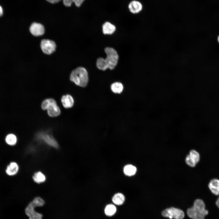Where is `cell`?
I'll return each mask as SVG.
<instances>
[{
  "label": "cell",
  "instance_id": "20",
  "mask_svg": "<svg viewBox=\"0 0 219 219\" xmlns=\"http://www.w3.org/2000/svg\"><path fill=\"white\" fill-rule=\"evenodd\" d=\"M5 141L6 143L9 145L14 146L17 142V138L16 136L12 134L7 135L5 137Z\"/></svg>",
  "mask_w": 219,
  "mask_h": 219
},
{
  "label": "cell",
  "instance_id": "24",
  "mask_svg": "<svg viewBox=\"0 0 219 219\" xmlns=\"http://www.w3.org/2000/svg\"><path fill=\"white\" fill-rule=\"evenodd\" d=\"M48 2L52 3L54 4L58 2L61 0H46Z\"/></svg>",
  "mask_w": 219,
  "mask_h": 219
},
{
  "label": "cell",
  "instance_id": "18",
  "mask_svg": "<svg viewBox=\"0 0 219 219\" xmlns=\"http://www.w3.org/2000/svg\"><path fill=\"white\" fill-rule=\"evenodd\" d=\"M33 179L36 183H40L44 182L46 178L42 172L39 171L34 173L33 176Z\"/></svg>",
  "mask_w": 219,
  "mask_h": 219
},
{
  "label": "cell",
  "instance_id": "5",
  "mask_svg": "<svg viewBox=\"0 0 219 219\" xmlns=\"http://www.w3.org/2000/svg\"><path fill=\"white\" fill-rule=\"evenodd\" d=\"M41 108L44 110H47L48 115L52 117L58 116L61 113V110L56 101L53 99L44 100L41 104Z\"/></svg>",
  "mask_w": 219,
  "mask_h": 219
},
{
  "label": "cell",
  "instance_id": "8",
  "mask_svg": "<svg viewBox=\"0 0 219 219\" xmlns=\"http://www.w3.org/2000/svg\"><path fill=\"white\" fill-rule=\"evenodd\" d=\"M38 137L48 145L55 148H58L59 145L57 143L51 135L44 133H41L38 135Z\"/></svg>",
  "mask_w": 219,
  "mask_h": 219
},
{
  "label": "cell",
  "instance_id": "4",
  "mask_svg": "<svg viewBox=\"0 0 219 219\" xmlns=\"http://www.w3.org/2000/svg\"><path fill=\"white\" fill-rule=\"evenodd\" d=\"M44 204L43 200L40 197H35L30 202L25 210V213L29 219H42L43 215L36 211L35 208L37 207H42Z\"/></svg>",
  "mask_w": 219,
  "mask_h": 219
},
{
  "label": "cell",
  "instance_id": "12",
  "mask_svg": "<svg viewBox=\"0 0 219 219\" xmlns=\"http://www.w3.org/2000/svg\"><path fill=\"white\" fill-rule=\"evenodd\" d=\"M128 8L131 13L136 14L139 13L141 10L142 6L140 2L134 0L130 3L128 5Z\"/></svg>",
  "mask_w": 219,
  "mask_h": 219
},
{
  "label": "cell",
  "instance_id": "6",
  "mask_svg": "<svg viewBox=\"0 0 219 219\" xmlns=\"http://www.w3.org/2000/svg\"><path fill=\"white\" fill-rule=\"evenodd\" d=\"M162 214L163 217L170 219H183L185 216L183 211L173 207L164 210L162 212Z\"/></svg>",
  "mask_w": 219,
  "mask_h": 219
},
{
  "label": "cell",
  "instance_id": "7",
  "mask_svg": "<svg viewBox=\"0 0 219 219\" xmlns=\"http://www.w3.org/2000/svg\"><path fill=\"white\" fill-rule=\"evenodd\" d=\"M40 47L43 53L47 54H50L55 51L56 44L53 40L43 39L41 42Z\"/></svg>",
  "mask_w": 219,
  "mask_h": 219
},
{
  "label": "cell",
  "instance_id": "22",
  "mask_svg": "<svg viewBox=\"0 0 219 219\" xmlns=\"http://www.w3.org/2000/svg\"><path fill=\"white\" fill-rule=\"evenodd\" d=\"M191 158L197 164L200 160V155L199 153L194 150H192L190 151L189 154Z\"/></svg>",
  "mask_w": 219,
  "mask_h": 219
},
{
  "label": "cell",
  "instance_id": "17",
  "mask_svg": "<svg viewBox=\"0 0 219 219\" xmlns=\"http://www.w3.org/2000/svg\"><path fill=\"white\" fill-rule=\"evenodd\" d=\"M116 208L114 205L109 204L107 205L104 209V213L108 217L114 215L116 212Z\"/></svg>",
  "mask_w": 219,
  "mask_h": 219
},
{
  "label": "cell",
  "instance_id": "3",
  "mask_svg": "<svg viewBox=\"0 0 219 219\" xmlns=\"http://www.w3.org/2000/svg\"><path fill=\"white\" fill-rule=\"evenodd\" d=\"M70 79L77 85L85 87L87 85L89 81L87 71L83 67H78L71 72Z\"/></svg>",
  "mask_w": 219,
  "mask_h": 219
},
{
  "label": "cell",
  "instance_id": "27",
  "mask_svg": "<svg viewBox=\"0 0 219 219\" xmlns=\"http://www.w3.org/2000/svg\"><path fill=\"white\" fill-rule=\"evenodd\" d=\"M217 40H218V43H219V36H218V38H217Z\"/></svg>",
  "mask_w": 219,
  "mask_h": 219
},
{
  "label": "cell",
  "instance_id": "19",
  "mask_svg": "<svg viewBox=\"0 0 219 219\" xmlns=\"http://www.w3.org/2000/svg\"><path fill=\"white\" fill-rule=\"evenodd\" d=\"M111 89L112 91L114 93L120 94L122 92L123 87L122 84L120 82H115L111 85Z\"/></svg>",
  "mask_w": 219,
  "mask_h": 219
},
{
  "label": "cell",
  "instance_id": "1",
  "mask_svg": "<svg viewBox=\"0 0 219 219\" xmlns=\"http://www.w3.org/2000/svg\"><path fill=\"white\" fill-rule=\"evenodd\" d=\"M106 57L98 58L96 61L97 68L102 70L105 71L107 68L113 70L116 65L119 56L116 51L110 47H106L105 49Z\"/></svg>",
  "mask_w": 219,
  "mask_h": 219
},
{
  "label": "cell",
  "instance_id": "21",
  "mask_svg": "<svg viewBox=\"0 0 219 219\" xmlns=\"http://www.w3.org/2000/svg\"><path fill=\"white\" fill-rule=\"evenodd\" d=\"M85 0H63L64 5L66 7H70L73 3L77 7H80Z\"/></svg>",
  "mask_w": 219,
  "mask_h": 219
},
{
  "label": "cell",
  "instance_id": "2",
  "mask_svg": "<svg viewBox=\"0 0 219 219\" xmlns=\"http://www.w3.org/2000/svg\"><path fill=\"white\" fill-rule=\"evenodd\" d=\"M187 213L189 217L192 219H204L208 212L205 209L203 201L197 199L195 200L193 206L187 209Z\"/></svg>",
  "mask_w": 219,
  "mask_h": 219
},
{
  "label": "cell",
  "instance_id": "16",
  "mask_svg": "<svg viewBox=\"0 0 219 219\" xmlns=\"http://www.w3.org/2000/svg\"><path fill=\"white\" fill-rule=\"evenodd\" d=\"M123 172L126 176H131L135 174L137 171V168L134 165L128 164L126 165L123 169Z\"/></svg>",
  "mask_w": 219,
  "mask_h": 219
},
{
  "label": "cell",
  "instance_id": "23",
  "mask_svg": "<svg viewBox=\"0 0 219 219\" xmlns=\"http://www.w3.org/2000/svg\"><path fill=\"white\" fill-rule=\"evenodd\" d=\"M186 164L191 167H194L196 164V162L191 158L189 155H187L186 158Z\"/></svg>",
  "mask_w": 219,
  "mask_h": 219
},
{
  "label": "cell",
  "instance_id": "13",
  "mask_svg": "<svg viewBox=\"0 0 219 219\" xmlns=\"http://www.w3.org/2000/svg\"><path fill=\"white\" fill-rule=\"evenodd\" d=\"M63 106L66 108L71 107L73 105L74 100L73 97L69 95L63 96L61 99Z\"/></svg>",
  "mask_w": 219,
  "mask_h": 219
},
{
  "label": "cell",
  "instance_id": "25",
  "mask_svg": "<svg viewBox=\"0 0 219 219\" xmlns=\"http://www.w3.org/2000/svg\"><path fill=\"white\" fill-rule=\"evenodd\" d=\"M3 13V9L0 5V17L2 16Z\"/></svg>",
  "mask_w": 219,
  "mask_h": 219
},
{
  "label": "cell",
  "instance_id": "11",
  "mask_svg": "<svg viewBox=\"0 0 219 219\" xmlns=\"http://www.w3.org/2000/svg\"><path fill=\"white\" fill-rule=\"evenodd\" d=\"M208 186L210 190L214 194L219 195V179H211Z\"/></svg>",
  "mask_w": 219,
  "mask_h": 219
},
{
  "label": "cell",
  "instance_id": "9",
  "mask_svg": "<svg viewBox=\"0 0 219 219\" xmlns=\"http://www.w3.org/2000/svg\"><path fill=\"white\" fill-rule=\"evenodd\" d=\"M30 31L33 36H38L42 35L44 33V28L43 26L40 23L34 22L30 25Z\"/></svg>",
  "mask_w": 219,
  "mask_h": 219
},
{
  "label": "cell",
  "instance_id": "10",
  "mask_svg": "<svg viewBox=\"0 0 219 219\" xmlns=\"http://www.w3.org/2000/svg\"><path fill=\"white\" fill-rule=\"evenodd\" d=\"M19 170V166L16 162H12L8 165L5 169L6 174L9 176H13L17 174Z\"/></svg>",
  "mask_w": 219,
  "mask_h": 219
},
{
  "label": "cell",
  "instance_id": "26",
  "mask_svg": "<svg viewBox=\"0 0 219 219\" xmlns=\"http://www.w3.org/2000/svg\"><path fill=\"white\" fill-rule=\"evenodd\" d=\"M216 204L219 209V197H218L216 202Z\"/></svg>",
  "mask_w": 219,
  "mask_h": 219
},
{
  "label": "cell",
  "instance_id": "14",
  "mask_svg": "<svg viewBox=\"0 0 219 219\" xmlns=\"http://www.w3.org/2000/svg\"><path fill=\"white\" fill-rule=\"evenodd\" d=\"M102 28L103 33L105 34H112L116 30L115 26L108 22L103 24Z\"/></svg>",
  "mask_w": 219,
  "mask_h": 219
},
{
  "label": "cell",
  "instance_id": "15",
  "mask_svg": "<svg viewBox=\"0 0 219 219\" xmlns=\"http://www.w3.org/2000/svg\"><path fill=\"white\" fill-rule=\"evenodd\" d=\"M112 201L114 204L121 205L123 204L125 201V197L122 193H118L115 194L112 198Z\"/></svg>",
  "mask_w": 219,
  "mask_h": 219
}]
</instances>
